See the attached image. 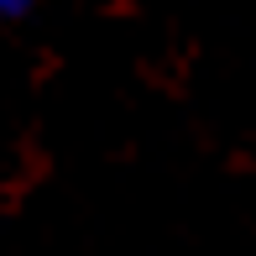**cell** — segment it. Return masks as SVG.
<instances>
[{"label":"cell","instance_id":"1","mask_svg":"<svg viewBox=\"0 0 256 256\" xmlns=\"http://www.w3.org/2000/svg\"><path fill=\"white\" fill-rule=\"evenodd\" d=\"M26 6H32V0H0V16H21Z\"/></svg>","mask_w":256,"mask_h":256}]
</instances>
